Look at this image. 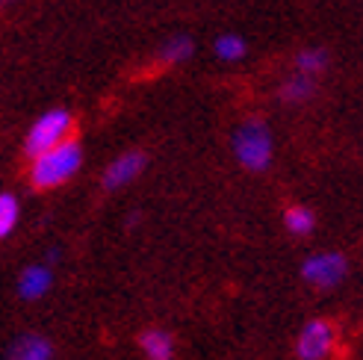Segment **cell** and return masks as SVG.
I'll list each match as a JSON object with an SVG mask.
<instances>
[{"label":"cell","mask_w":363,"mask_h":360,"mask_svg":"<svg viewBox=\"0 0 363 360\" xmlns=\"http://www.w3.org/2000/svg\"><path fill=\"white\" fill-rule=\"evenodd\" d=\"M145 163H148V159H145V154H139V151H127V154L116 157L104 171V186L106 189H121L127 184H133V180L145 171Z\"/></svg>","instance_id":"cell-6"},{"label":"cell","mask_w":363,"mask_h":360,"mask_svg":"<svg viewBox=\"0 0 363 360\" xmlns=\"http://www.w3.org/2000/svg\"><path fill=\"white\" fill-rule=\"evenodd\" d=\"M30 184L35 189H57L62 184H68L83 166V148L74 139H62L60 145H53L42 154L30 157Z\"/></svg>","instance_id":"cell-1"},{"label":"cell","mask_w":363,"mask_h":360,"mask_svg":"<svg viewBox=\"0 0 363 360\" xmlns=\"http://www.w3.org/2000/svg\"><path fill=\"white\" fill-rule=\"evenodd\" d=\"M18 219H21V204L12 192H0V240H6L15 233Z\"/></svg>","instance_id":"cell-13"},{"label":"cell","mask_w":363,"mask_h":360,"mask_svg":"<svg viewBox=\"0 0 363 360\" xmlns=\"http://www.w3.org/2000/svg\"><path fill=\"white\" fill-rule=\"evenodd\" d=\"M284 227L293 233V237H307V233H313V227H316V215L311 207L296 204L284 213Z\"/></svg>","instance_id":"cell-12"},{"label":"cell","mask_w":363,"mask_h":360,"mask_svg":"<svg viewBox=\"0 0 363 360\" xmlns=\"http://www.w3.org/2000/svg\"><path fill=\"white\" fill-rule=\"evenodd\" d=\"M192 53H195V45L189 35H172V39L162 42V47L157 50V60L166 65H177V62H186Z\"/></svg>","instance_id":"cell-10"},{"label":"cell","mask_w":363,"mask_h":360,"mask_svg":"<svg viewBox=\"0 0 363 360\" xmlns=\"http://www.w3.org/2000/svg\"><path fill=\"white\" fill-rule=\"evenodd\" d=\"M334 343H337V331H334L331 322L311 319L301 328L298 343H296L298 360H328L334 351Z\"/></svg>","instance_id":"cell-5"},{"label":"cell","mask_w":363,"mask_h":360,"mask_svg":"<svg viewBox=\"0 0 363 360\" xmlns=\"http://www.w3.org/2000/svg\"><path fill=\"white\" fill-rule=\"evenodd\" d=\"M50 286H53L50 266H27L21 278H18V296L24 301H39L50 293Z\"/></svg>","instance_id":"cell-7"},{"label":"cell","mask_w":363,"mask_h":360,"mask_svg":"<svg viewBox=\"0 0 363 360\" xmlns=\"http://www.w3.org/2000/svg\"><path fill=\"white\" fill-rule=\"evenodd\" d=\"M71 128H74V118H71L68 110H48L45 116L35 118V124L30 128V133L24 139V154L35 157L53 145H60L62 139L71 136Z\"/></svg>","instance_id":"cell-3"},{"label":"cell","mask_w":363,"mask_h":360,"mask_svg":"<svg viewBox=\"0 0 363 360\" xmlns=\"http://www.w3.org/2000/svg\"><path fill=\"white\" fill-rule=\"evenodd\" d=\"M296 68L301 74H311V77H319L325 68H328V50L322 47H307L296 57Z\"/></svg>","instance_id":"cell-14"},{"label":"cell","mask_w":363,"mask_h":360,"mask_svg":"<svg viewBox=\"0 0 363 360\" xmlns=\"http://www.w3.org/2000/svg\"><path fill=\"white\" fill-rule=\"evenodd\" d=\"M9 4H15V0H0V9H4V6H9Z\"/></svg>","instance_id":"cell-16"},{"label":"cell","mask_w":363,"mask_h":360,"mask_svg":"<svg viewBox=\"0 0 363 360\" xmlns=\"http://www.w3.org/2000/svg\"><path fill=\"white\" fill-rule=\"evenodd\" d=\"M6 360H53V346L42 334H24L12 343Z\"/></svg>","instance_id":"cell-8"},{"label":"cell","mask_w":363,"mask_h":360,"mask_svg":"<svg viewBox=\"0 0 363 360\" xmlns=\"http://www.w3.org/2000/svg\"><path fill=\"white\" fill-rule=\"evenodd\" d=\"M349 275V260L340 251H319V254L307 257L301 266V278L316 286V290H334L346 281Z\"/></svg>","instance_id":"cell-4"},{"label":"cell","mask_w":363,"mask_h":360,"mask_svg":"<svg viewBox=\"0 0 363 360\" xmlns=\"http://www.w3.org/2000/svg\"><path fill=\"white\" fill-rule=\"evenodd\" d=\"M313 92H316V77L301 74V71L281 86V98L286 103H304L307 98H313Z\"/></svg>","instance_id":"cell-11"},{"label":"cell","mask_w":363,"mask_h":360,"mask_svg":"<svg viewBox=\"0 0 363 360\" xmlns=\"http://www.w3.org/2000/svg\"><path fill=\"white\" fill-rule=\"evenodd\" d=\"M245 50H248L245 39H242V35H237V33H228V35H219V39H216V57L225 60V62L242 60Z\"/></svg>","instance_id":"cell-15"},{"label":"cell","mask_w":363,"mask_h":360,"mask_svg":"<svg viewBox=\"0 0 363 360\" xmlns=\"http://www.w3.org/2000/svg\"><path fill=\"white\" fill-rule=\"evenodd\" d=\"M272 154H275V142L272 130L263 121L248 118L233 130V157L248 171H266L272 166Z\"/></svg>","instance_id":"cell-2"},{"label":"cell","mask_w":363,"mask_h":360,"mask_svg":"<svg viewBox=\"0 0 363 360\" xmlns=\"http://www.w3.org/2000/svg\"><path fill=\"white\" fill-rule=\"evenodd\" d=\"M139 349L145 351L148 360H172L174 357V339L169 331L162 328H151L139 337Z\"/></svg>","instance_id":"cell-9"}]
</instances>
